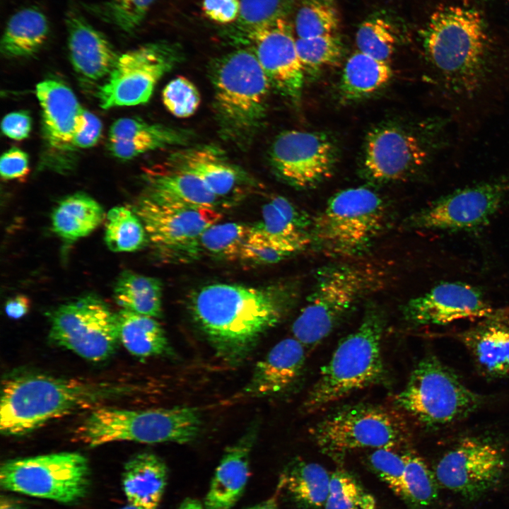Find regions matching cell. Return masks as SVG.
<instances>
[{
    "label": "cell",
    "instance_id": "19",
    "mask_svg": "<svg viewBox=\"0 0 509 509\" xmlns=\"http://www.w3.org/2000/svg\"><path fill=\"white\" fill-rule=\"evenodd\" d=\"M497 310L476 286L461 281H443L409 300L403 313L413 324L440 326L460 320L486 318Z\"/></svg>",
    "mask_w": 509,
    "mask_h": 509
},
{
    "label": "cell",
    "instance_id": "26",
    "mask_svg": "<svg viewBox=\"0 0 509 509\" xmlns=\"http://www.w3.org/2000/svg\"><path fill=\"white\" fill-rule=\"evenodd\" d=\"M145 180L144 195L156 200L213 209L223 205L199 177L167 163L148 168Z\"/></svg>",
    "mask_w": 509,
    "mask_h": 509
},
{
    "label": "cell",
    "instance_id": "45",
    "mask_svg": "<svg viewBox=\"0 0 509 509\" xmlns=\"http://www.w3.org/2000/svg\"><path fill=\"white\" fill-rule=\"evenodd\" d=\"M298 252L294 248L277 242L252 226L243 245L240 259L259 264L278 263Z\"/></svg>",
    "mask_w": 509,
    "mask_h": 509
},
{
    "label": "cell",
    "instance_id": "40",
    "mask_svg": "<svg viewBox=\"0 0 509 509\" xmlns=\"http://www.w3.org/2000/svg\"><path fill=\"white\" fill-rule=\"evenodd\" d=\"M324 509H375L376 501L351 473L338 469L330 476Z\"/></svg>",
    "mask_w": 509,
    "mask_h": 509
},
{
    "label": "cell",
    "instance_id": "1",
    "mask_svg": "<svg viewBox=\"0 0 509 509\" xmlns=\"http://www.w3.org/2000/svg\"><path fill=\"white\" fill-rule=\"evenodd\" d=\"M297 294L296 288L288 283L262 288L218 283L193 291L188 305L194 322L216 354L235 366L283 320Z\"/></svg>",
    "mask_w": 509,
    "mask_h": 509
},
{
    "label": "cell",
    "instance_id": "36",
    "mask_svg": "<svg viewBox=\"0 0 509 509\" xmlns=\"http://www.w3.org/2000/svg\"><path fill=\"white\" fill-rule=\"evenodd\" d=\"M405 468L402 479L401 497L414 508H424L438 497V481L424 460L412 451L402 452Z\"/></svg>",
    "mask_w": 509,
    "mask_h": 509
},
{
    "label": "cell",
    "instance_id": "17",
    "mask_svg": "<svg viewBox=\"0 0 509 509\" xmlns=\"http://www.w3.org/2000/svg\"><path fill=\"white\" fill-rule=\"evenodd\" d=\"M505 467L500 449L481 438L462 439L438 461L435 470L443 487L468 499H475L493 488Z\"/></svg>",
    "mask_w": 509,
    "mask_h": 509
},
{
    "label": "cell",
    "instance_id": "41",
    "mask_svg": "<svg viewBox=\"0 0 509 509\" xmlns=\"http://www.w3.org/2000/svg\"><path fill=\"white\" fill-rule=\"evenodd\" d=\"M192 132L160 124L147 122L141 119L125 117L116 120L110 127L109 140L156 137L175 141L180 146L188 144Z\"/></svg>",
    "mask_w": 509,
    "mask_h": 509
},
{
    "label": "cell",
    "instance_id": "9",
    "mask_svg": "<svg viewBox=\"0 0 509 509\" xmlns=\"http://www.w3.org/2000/svg\"><path fill=\"white\" fill-rule=\"evenodd\" d=\"M394 405L428 427H440L462 419L483 403L436 356L423 358L406 386L394 396Z\"/></svg>",
    "mask_w": 509,
    "mask_h": 509
},
{
    "label": "cell",
    "instance_id": "13",
    "mask_svg": "<svg viewBox=\"0 0 509 509\" xmlns=\"http://www.w3.org/2000/svg\"><path fill=\"white\" fill-rule=\"evenodd\" d=\"M50 341L94 362L112 355L119 341L117 314L95 296L63 304L50 315Z\"/></svg>",
    "mask_w": 509,
    "mask_h": 509
},
{
    "label": "cell",
    "instance_id": "11",
    "mask_svg": "<svg viewBox=\"0 0 509 509\" xmlns=\"http://www.w3.org/2000/svg\"><path fill=\"white\" fill-rule=\"evenodd\" d=\"M90 482L88 461L77 452L10 460L0 469L4 489L62 503H74L85 497Z\"/></svg>",
    "mask_w": 509,
    "mask_h": 509
},
{
    "label": "cell",
    "instance_id": "25",
    "mask_svg": "<svg viewBox=\"0 0 509 509\" xmlns=\"http://www.w3.org/2000/svg\"><path fill=\"white\" fill-rule=\"evenodd\" d=\"M35 93L48 144L56 149L70 148L84 111L75 94L64 83L52 79L39 83Z\"/></svg>",
    "mask_w": 509,
    "mask_h": 509
},
{
    "label": "cell",
    "instance_id": "14",
    "mask_svg": "<svg viewBox=\"0 0 509 509\" xmlns=\"http://www.w3.org/2000/svg\"><path fill=\"white\" fill-rule=\"evenodd\" d=\"M180 45L166 41L146 43L120 54L107 81L99 88L101 108L147 103L160 79L182 60Z\"/></svg>",
    "mask_w": 509,
    "mask_h": 509
},
{
    "label": "cell",
    "instance_id": "22",
    "mask_svg": "<svg viewBox=\"0 0 509 509\" xmlns=\"http://www.w3.org/2000/svg\"><path fill=\"white\" fill-rule=\"evenodd\" d=\"M306 353L305 346L294 337L280 341L257 363L242 397L275 396L288 390L300 377Z\"/></svg>",
    "mask_w": 509,
    "mask_h": 509
},
{
    "label": "cell",
    "instance_id": "39",
    "mask_svg": "<svg viewBox=\"0 0 509 509\" xmlns=\"http://www.w3.org/2000/svg\"><path fill=\"white\" fill-rule=\"evenodd\" d=\"M339 15L332 0H305L297 11L295 30L299 38L334 35Z\"/></svg>",
    "mask_w": 509,
    "mask_h": 509
},
{
    "label": "cell",
    "instance_id": "20",
    "mask_svg": "<svg viewBox=\"0 0 509 509\" xmlns=\"http://www.w3.org/2000/svg\"><path fill=\"white\" fill-rule=\"evenodd\" d=\"M165 163L196 175L223 206L239 201L255 187L250 176L215 146L179 149L171 153Z\"/></svg>",
    "mask_w": 509,
    "mask_h": 509
},
{
    "label": "cell",
    "instance_id": "5",
    "mask_svg": "<svg viewBox=\"0 0 509 509\" xmlns=\"http://www.w3.org/2000/svg\"><path fill=\"white\" fill-rule=\"evenodd\" d=\"M384 275L368 264L338 263L316 273L305 306L291 327L307 351L316 348L367 296L379 288Z\"/></svg>",
    "mask_w": 509,
    "mask_h": 509
},
{
    "label": "cell",
    "instance_id": "23",
    "mask_svg": "<svg viewBox=\"0 0 509 509\" xmlns=\"http://www.w3.org/2000/svg\"><path fill=\"white\" fill-rule=\"evenodd\" d=\"M479 371L492 378H509V313L498 309L459 334Z\"/></svg>",
    "mask_w": 509,
    "mask_h": 509
},
{
    "label": "cell",
    "instance_id": "28",
    "mask_svg": "<svg viewBox=\"0 0 509 509\" xmlns=\"http://www.w3.org/2000/svg\"><path fill=\"white\" fill-rule=\"evenodd\" d=\"M253 227L298 252L312 242V221L303 211L282 196L272 197L263 206L262 219Z\"/></svg>",
    "mask_w": 509,
    "mask_h": 509
},
{
    "label": "cell",
    "instance_id": "56",
    "mask_svg": "<svg viewBox=\"0 0 509 509\" xmlns=\"http://www.w3.org/2000/svg\"><path fill=\"white\" fill-rule=\"evenodd\" d=\"M247 509H278V506L274 498H269Z\"/></svg>",
    "mask_w": 509,
    "mask_h": 509
},
{
    "label": "cell",
    "instance_id": "46",
    "mask_svg": "<svg viewBox=\"0 0 509 509\" xmlns=\"http://www.w3.org/2000/svg\"><path fill=\"white\" fill-rule=\"evenodd\" d=\"M165 108L175 117L186 118L198 109L201 95L197 86L188 78L177 76L171 80L162 92Z\"/></svg>",
    "mask_w": 509,
    "mask_h": 509
},
{
    "label": "cell",
    "instance_id": "33",
    "mask_svg": "<svg viewBox=\"0 0 509 509\" xmlns=\"http://www.w3.org/2000/svg\"><path fill=\"white\" fill-rule=\"evenodd\" d=\"M392 74L387 62L358 51L346 61L339 83L340 94L345 100L362 99L382 88Z\"/></svg>",
    "mask_w": 509,
    "mask_h": 509
},
{
    "label": "cell",
    "instance_id": "2",
    "mask_svg": "<svg viewBox=\"0 0 509 509\" xmlns=\"http://www.w3.org/2000/svg\"><path fill=\"white\" fill-rule=\"evenodd\" d=\"M139 390L135 384L119 381L16 375L2 384L0 430L6 435H24L52 419L93 410L107 402L135 395Z\"/></svg>",
    "mask_w": 509,
    "mask_h": 509
},
{
    "label": "cell",
    "instance_id": "42",
    "mask_svg": "<svg viewBox=\"0 0 509 509\" xmlns=\"http://www.w3.org/2000/svg\"><path fill=\"white\" fill-rule=\"evenodd\" d=\"M358 51L377 59L387 62L393 54L396 36L392 25L382 18L363 21L356 34Z\"/></svg>",
    "mask_w": 509,
    "mask_h": 509
},
{
    "label": "cell",
    "instance_id": "52",
    "mask_svg": "<svg viewBox=\"0 0 509 509\" xmlns=\"http://www.w3.org/2000/svg\"><path fill=\"white\" fill-rule=\"evenodd\" d=\"M32 120L28 112L21 110L7 114L2 119L1 130L14 140L27 138L31 131Z\"/></svg>",
    "mask_w": 509,
    "mask_h": 509
},
{
    "label": "cell",
    "instance_id": "35",
    "mask_svg": "<svg viewBox=\"0 0 509 509\" xmlns=\"http://www.w3.org/2000/svg\"><path fill=\"white\" fill-rule=\"evenodd\" d=\"M252 226L242 223H216L207 228L196 245L197 258L207 255L218 259H239Z\"/></svg>",
    "mask_w": 509,
    "mask_h": 509
},
{
    "label": "cell",
    "instance_id": "10",
    "mask_svg": "<svg viewBox=\"0 0 509 509\" xmlns=\"http://www.w3.org/2000/svg\"><path fill=\"white\" fill-rule=\"evenodd\" d=\"M310 434L322 452L338 460L357 449L394 450L410 436L400 412L372 404L341 408L313 426Z\"/></svg>",
    "mask_w": 509,
    "mask_h": 509
},
{
    "label": "cell",
    "instance_id": "12",
    "mask_svg": "<svg viewBox=\"0 0 509 509\" xmlns=\"http://www.w3.org/2000/svg\"><path fill=\"white\" fill-rule=\"evenodd\" d=\"M509 197V171L459 188L412 214L408 226L416 229L470 232L486 226Z\"/></svg>",
    "mask_w": 509,
    "mask_h": 509
},
{
    "label": "cell",
    "instance_id": "21",
    "mask_svg": "<svg viewBox=\"0 0 509 509\" xmlns=\"http://www.w3.org/2000/svg\"><path fill=\"white\" fill-rule=\"evenodd\" d=\"M64 21L69 58L75 71L93 81L109 76L120 54L106 36L75 8L66 12Z\"/></svg>",
    "mask_w": 509,
    "mask_h": 509
},
{
    "label": "cell",
    "instance_id": "37",
    "mask_svg": "<svg viewBox=\"0 0 509 509\" xmlns=\"http://www.w3.org/2000/svg\"><path fill=\"white\" fill-rule=\"evenodd\" d=\"M147 240L144 226L134 211L124 206H116L108 211L105 241L110 250L134 252L143 247Z\"/></svg>",
    "mask_w": 509,
    "mask_h": 509
},
{
    "label": "cell",
    "instance_id": "32",
    "mask_svg": "<svg viewBox=\"0 0 509 509\" xmlns=\"http://www.w3.org/2000/svg\"><path fill=\"white\" fill-rule=\"evenodd\" d=\"M117 318L119 341L131 354L147 358L170 353L164 329L154 317L122 309Z\"/></svg>",
    "mask_w": 509,
    "mask_h": 509
},
{
    "label": "cell",
    "instance_id": "50",
    "mask_svg": "<svg viewBox=\"0 0 509 509\" xmlns=\"http://www.w3.org/2000/svg\"><path fill=\"white\" fill-rule=\"evenodd\" d=\"M28 166V154L19 148L12 147L1 157V177L6 180L23 178L29 171Z\"/></svg>",
    "mask_w": 509,
    "mask_h": 509
},
{
    "label": "cell",
    "instance_id": "24",
    "mask_svg": "<svg viewBox=\"0 0 509 509\" xmlns=\"http://www.w3.org/2000/svg\"><path fill=\"white\" fill-rule=\"evenodd\" d=\"M258 434L252 423L228 447L217 466L204 501L206 509H231L241 497L250 476V460Z\"/></svg>",
    "mask_w": 509,
    "mask_h": 509
},
{
    "label": "cell",
    "instance_id": "47",
    "mask_svg": "<svg viewBox=\"0 0 509 509\" xmlns=\"http://www.w3.org/2000/svg\"><path fill=\"white\" fill-rule=\"evenodd\" d=\"M368 463L380 479L399 496L405 468L403 454L392 449H375L369 455Z\"/></svg>",
    "mask_w": 509,
    "mask_h": 509
},
{
    "label": "cell",
    "instance_id": "49",
    "mask_svg": "<svg viewBox=\"0 0 509 509\" xmlns=\"http://www.w3.org/2000/svg\"><path fill=\"white\" fill-rule=\"evenodd\" d=\"M103 129L100 119L84 109L82 119L74 134L71 148H88L99 141Z\"/></svg>",
    "mask_w": 509,
    "mask_h": 509
},
{
    "label": "cell",
    "instance_id": "34",
    "mask_svg": "<svg viewBox=\"0 0 509 509\" xmlns=\"http://www.w3.org/2000/svg\"><path fill=\"white\" fill-rule=\"evenodd\" d=\"M162 289L157 278L124 271L115 283L113 296L122 309L156 318L162 315Z\"/></svg>",
    "mask_w": 509,
    "mask_h": 509
},
{
    "label": "cell",
    "instance_id": "48",
    "mask_svg": "<svg viewBox=\"0 0 509 509\" xmlns=\"http://www.w3.org/2000/svg\"><path fill=\"white\" fill-rule=\"evenodd\" d=\"M179 146L174 141L164 138L146 137L124 140H109V151L115 158L128 160L158 148Z\"/></svg>",
    "mask_w": 509,
    "mask_h": 509
},
{
    "label": "cell",
    "instance_id": "6",
    "mask_svg": "<svg viewBox=\"0 0 509 509\" xmlns=\"http://www.w3.org/2000/svg\"><path fill=\"white\" fill-rule=\"evenodd\" d=\"M201 428V414L194 407L133 410L100 406L91 410L74 435L90 447L116 441L185 444L195 440Z\"/></svg>",
    "mask_w": 509,
    "mask_h": 509
},
{
    "label": "cell",
    "instance_id": "43",
    "mask_svg": "<svg viewBox=\"0 0 509 509\" xmlns=\"http://www.w3.org/2000/svg\"><path fill=\"white\" fill-rule=\"evenodd\" d=\"M296 45L305 74L334 66L342 56V45L335 34L308 38L298 37Z\"/></svg>",
    "mask_w": 509,
    "mask_h": 509
},
{
    "label": "cell",
    "instance_id": "8",
    "mask_svg": "<svg viewBox=\"0 0 509 509\" xmlns=\"http://www.w3.org/2000/svg\"><path fill=\"white\" fill-rule=\"evenodd\" d=\"M386 209L380 196L364 187L343 189L312 219L311 243L333 257L362 256L382 232Z\"/></svg>",
    "mask_w": 509,
    "mask_h": 509
},
{
    "label": "cell",
    "instance_id": "57",
    "mask_svg": "<svg viewBox=\"0 0 509 509\" xmlns=\"http://www.w3.org/2000/svg\"><path fill=\"white\" fill-rule=\"evenodd\" d=\"M120 509H147L144 507L129 503L127 505L121 508Z\"/></svg>",
    "mask_w": 509,
    "mask_h": 509
},
{
    "label": "cell",
    "instance_id": "27",
    "mask_svg": "<svg viewBox=\"0 0 509 509\" xmlns=\"http://www.w3.org/2000/svg\"><path fill=\"white\" fill-rule=\"evenodd\" d=\"M167 481V466L153 453L137 454L124 464L122 484L129 503L147 509H156Z\"/></svg>",
    "mask_w": 509,
    "mask_h": 509
},
{
    "label": "cell",
    "instance_id": "55",
    "mask_svg": "<svg viewBox=\"0 0 509 509\" xmlns=\"http://www.w3.org/2000/svg\"><path fill=\"white\" fill-rule=\"evenodd\" d=\"M178 509H206V508L199 501L187 498L182 502Z\"/></svg>",
    "mask_w": 509,
    "mask_h": 509
},
{
    "label": "cell",
    "instance_id": "7",
    "mask_svg": "<svg viewBox=\"0 0 509 509\" xmlns=\"http://www.w3.org/2000/svg\"><path fill=\"white\" fill-rule=\"evenodd\" d=\"M452 122L431 119L415 129L380 125L367 134L362 158L363 175L378 182L409 178L425 170L451 144Z\"/></svg>",
    "mask_w": 509,
    "mask_h": 509
},
{
    "label": "cell",
    "instance_id": "31",
    "mask_svg": "<svg viewBox=\"0 0 509 509\" xmlns=\"http://www.w3.org/2000/svg\"><path fill=\"white\" fill-rule=\"evenodd\" d=\"M330 476L317 463L296 460L284 469L281 483L300 509H321L328 496Z\"/></svg>",
    "mask_w": 509,
    "mask_h": 509
},
{
    "label": "cell",
    "instance_id": "4",
    "mask_svg": "<svg viewBox=\"0 0 509 509\" xmlns=\"http://www.w3.org/2000/svg\"><path fill=\"white\" fill-rule=\"evenodd\" d=\"M385 317L378 308L368 309L359 326L343 339L303 404L307 413L322 410L348 395L382 382L386 375L381 344Z\"/></svg>",
    "mask_w": 509,
    "mask_h": 509
},
{
    "label": "cell",
    "instance_id": "51",
    "mask_svg": "<svg viewBox=\"0 0 509 509\" xmlns=\"http://www.w3.org/2000/svg\"><path fill=\"white\" fill-rule=\"evenodd\" d=\"M240 8V0H203L202 10L212 21L229 24L237 21Z\"/></svg>",
    "mask_w": 509,
    "mask_h": 509
},
{
    "label": "cell",
    "instance_id": "15",
    "mask_svg": "<svg viewBox=\"0 0 509 509\" xmlns=\"http://www.w3.org/2000/svg\"><path fill=\"white\" fill-rule=\"evenodd\" d=\"M134 211L148 239L168 257L176 260L197 259L198 238L222 217L216 209L162 201L146 195L139 200Z\"/></svg>",
    "mask_w": 509,
    "mask_h": 509
},
{
    "label": "cell",
    "instance_id": "54",
    "mask_svg": "<svg viewBox=\"0 0 509 509\" xmlns=\"http://www.w3.org/2000/svg\"><path fill=\"white\" fill-rule=\"evenodd\" d=\"M0 509H25L23 503L11 496H2L0 500Z\"/></svg>",
    "mask_w": 509,
    "mask_h": 509
},
{
    "label": "cell",
    "instance_id": "44",
    "mask_svg": "<svg viewBox=\"0 0 509 509\" xmlns=\"http://www.w3.org/2000/svg\"><path fill=\"white\" fill-rule=\"evenodd\" d=\"M293 0H240L235 21L243 37L252 30L280 18H287Z\"/></svg>",
    "mask_w": 509,
    "mask_h": 509
},
{
    "label": "cell",
    "instance_id": "16",
    "mask_svg": "<svg viewBox=\"0 0 509 509\" xmlns=\"http://www.w3.org/2000/svg\"><path fill=\"white\" fill-rule=\"evenodd\" d=\"M338 156L334 140L316 131H282L269 151L270 163L276 174L300 189L315 187L331 177Z\"/></svg>",
    "mask_w": 509,
    "mask_h": 509
},
{
    "label": "cell",
    "instance_id": "18",
    "mask_svg": "<svg viewBox=\"0 0 509 509\" xmlns=\"http://www.w3.org/2000/svg\"><path fill=\"white\" fill-rule=\"evenodd\" d=\"M243 42L250 45L265 71L271 87L291 101L299 100L305 72L296 40L287 18H280L248 33Z\"/></svg>",
    "mask_w": 509,
    "mask_h": 509
},
{
    "label": "cell",
    "instance_id": "38",
    "mask_svg": "<svg viewBox=\"0 0 509 509\" xmlns=\"http://www.w3.org/2000/svg\"><path fill=\"white\" fill-rule=\"evenodd\" d=\"M156 0H105L84 5L86 11L119 30L130 33L142 23Z\"/></svg>",
    "mask_w": 509,
    "mask_h": 509
},
{
    "label": "cell",
    "instance_id": "29",
    "mask_svg": "<svg viewBox=\"0 0 509 509\" xmlns=\"http://www.w3.org/2000/svg\"><path fill=\"white\" fill-rule=\"evenodd\" d=\"M49 32V21L40 8H21L6 23L1 40V52L7 58L32 56L45 44Z\"/></svg>",
    "mask_w": 509,
    "mask_h": 509
},
{
    "label": "cell",
    "instance_id": "3",
    "mask_svg": "<svg viewBox=\"0 0 509 509\" xmlns=\"http://www.w3.org/2000/svg\"><path fill=\"white\" fill-rule=\"evenodd\" d=\"M209 77L221 135L239 146L249 145L266 119L271 85L265 71L244 47L211 62Z\"/></svg>",
    "mask_w": 509,
    "mask_h": 509
},
{
    "label": "cell",
    "instance_id": "53",
    "mask_svg": "<svg viewBox=\"0 0 509 509\" xmlns=\"http://www.w3.org/2000/svg\"><path fill=\"white\" fill-rule=\"evenodd\" d=\"M30 306V302L26 296L18 295L6 302L5 310L10 318L19 319L27 314Z\"/></svg>",
    "mask_w": 509,
    "mask_h": 509
},
{
    "label": "cell",
    "instance_id": "30",
    "mask_svg": "<svg viewBox=\"0 0 509 509\" xmlns=\"http://www.w3.org/2000/svg\"><path fill=\"white\" fill-rule=\"evenodd\" d=\"M103 207L85 193L62 199L54 208L51 218L53 231L66 241H75L93 232L104 220Z\"/></svg>",
    "mask_w": 509,
    "mask_h": 509
}]
</instances>
